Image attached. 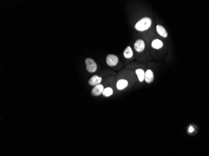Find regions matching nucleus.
Returning a JSON list of instances; mask_svg holds the SVG:
<instances>
[{
    "mask_svg": "<svg viewBox=\"0 0 209 156\" xmlns=\"http://www.w3.org/2000/svg\"><path fill=\"white\" fill-rule=\"evenodd\" d=\"M153 73L152 71L149 69L146 71L145 73V80L147 83H152L153 80Z\"/></svg>",
    "mask_w": 209,
    "mask_h": 156,
    "instance_id": "7",
    "label": "nucleus"
},
{
    "mask_svg": "<svg viewBox=\"0 0 209 156\" xmlns=\"http://www.w3.org/2000/svg\"><path fill=\"white\" fill-rule=\"evenodd\" d=\"M101 81V78L98 76H93L91 79L89 80L88 83L91 86H97L100 84Z\"/></svg>",
    "mask_w": 209,
    "mask_h": 156,
    "instance_id": "6",
    "label": "nucleus"
},
{
    "mask_svg": "<svg viewBox=\"0 0 209 156\" xmlns=\"http://www.w3.org/2000/svg\"><path fill=\"white\" fill-rule=\"evenodd\" d=\"M136 75L138 76V78L139 81L140 82H142V81L144 80L145 79V73L144 72V71L141 69H138L136 70Z\"/></svg>",
    "mask_w": 209,
    "mask_h": 156,
    "instance_id": "10",
    "label": "nucleus"
},
{
    "mask_svg": "<svg viewBox=\"0 0 209 156\" xmlns=\"http://www.w3.org/2000/svg\"><path fill=\"white\" fill-rule=\"evenodd\" d=\"M123 55H124V56L126 57V58H130L132 57L133 56V51L131 47L130 46H128L126 47V49L123 52Z\"/></svg>",
    "mask_w": 209,
    "mask_h": 156,
    "instance_id": "12",
    "label": "nucleus"
},
{
    "mask_svg": "<svg viewBox=\"0 0 209 156\" xmlns=\"http://www.w3.org/2000/svg\"><path fill=\"white\" fill-rule=\"evenodd\" d=\"M103 91H104V87L101 84H98V85L95 86L93 88V89H92V91H91V93L93 95V96H99V95H100L101 93H103Z\"/></svg>",
    "mask_w": 209,
    "mask_h": 156,
    "instance_id": "5",
    "label": "nucleus"
},
{
    "mask_svg": "<svg viewBox=\"0 0 209 156\" xmlns=\"http://www.w3.org/2000/svg\"><path fill=\"white\" fill-rule=\"evenodd\" d=\"M152 46L155 49H160L163 46V43L160 40L156 39L153 41L152 43Z\"/></svg>",
    "mask_w": 209,
    "mask_h": 156,
    "instance_id": "11",
    "label": "nucleus"
},
{
    "mask_svg": "<svg viewBox=\"0 0 209 156\" xmlns=\"http://www.w3.org/2000/svg\"><path fill=\"white\" fill-rule=\"evenodd\" d=\"M112 94H113V90L110 87L105 88L103 91V96L105 97H108L110 96H111Z\"/></svg>",
    "mask_w": 209,
    "mask_h": 156,
    "instance_id": "13",
    "label": "nucleus"
},
{
    "mask_svg": "<svg viewBox=\"0 0 209 156\" xmlns=\"http://www.w3.org/2000/svg\"><path fill=\"white\" fill-rule=\"evenodd\" d=\"M151 25V19L149 18H144L140 20L138 22H137L135 25V28L140 31H145V30L148 29L150 28Z\"/></svg>",
    "mask_w": 209,
    "mask_h": 156,
    "instance_id": "1",
    "label": "nucleus"
},
{
    "mask_svg": "<svg viewBox=\"0 0 209 156\" xmlns=\"http://www.w3.org/2000/svg\"><path fill=\"white\" fill-rule=\"evenodd\" d=\"M128 86V82L125 79H120L119 80L117 84H116V87H117V89L119 90H122Z\"/></svg>",
    "mask_w": 209,
    "mask_h": 156,
    "instance_id": "8",
    "label": "nucleus"
},
{
    "mask_svg": "<svg viewBox=\"0 0 209 156\" xmlns=\"http://www.w3.org/2000/svg\"><path fill=\"white\" fill-rule=\"evenodd\" d=\"M85 63H86L87 69L90 73H94L97 70V64L91 58H87L85 60Z\"/></svg>",
    "mask_w": 209,
    "mask_h": 156,
    "instance_id": "2",
    "label": "nucleus"
},
{
    "mask_svg": "<svg viewBox=\"0 0 209 156\" xmlns=\"http://www.w3.org/2000/svg\"><path fill=\"white\" fill-rule=\"evenodd\" d=\"M145 46V43L142 39L137 40L135 42V45H134V47H135V50L137 52H139V53L142 52V51H143V50H144Z\"/></svg>",
    "mask_w": 209,
    "mask_h": 156,
    "instance_id": "4",
    "label": "nucleus"
},
{
    "mask_svg": "<svg viewBox=\"0 0 209 156\" xmlns=\"http://www.w3.org/2000/svg\"><path fill=\"white\" fill-rule=\"evenodd\" d=\"M157 31L160 36L164 37V38H166L168 35L167 32L165 30V29L162 26H160V25L157 26Z\"/></svg>",
    "mask_w": 209,
    "mask_h": 156,
    "instance_id": "9",
    "label": "nucleus"
},
{
    "mask_svg": "<svg viewBox=\"0 0 209 156\" xmlns=\"http://www.w3.org/2000/svg\"><path fill=\"white\" fill-rule=\"evenodd\" d=\"M118 62V57L114 55H109L107 57V63L110 66H114Z\"/></svg>",
    "mask_w": 209,
    "mask_h": 156,
    "instance_id": "3",
    "label": "nucleus"
},
{
    "mask_svg": "<svg viewBox=\"0 0 209 156\" xmlns=\"http://www.w3.org/2000/svg\"><path fill=\"white\" fill-rule=\"evenodd\" d=\"M194 128L192 126H190L189 129H188V131H189V133H192V132H194Z\"/></svg>",
    "mask_w": 209,
    "mask_h": 156,
    "instance_id": "14",
    "label": "nucleus"
}]
</instances>
